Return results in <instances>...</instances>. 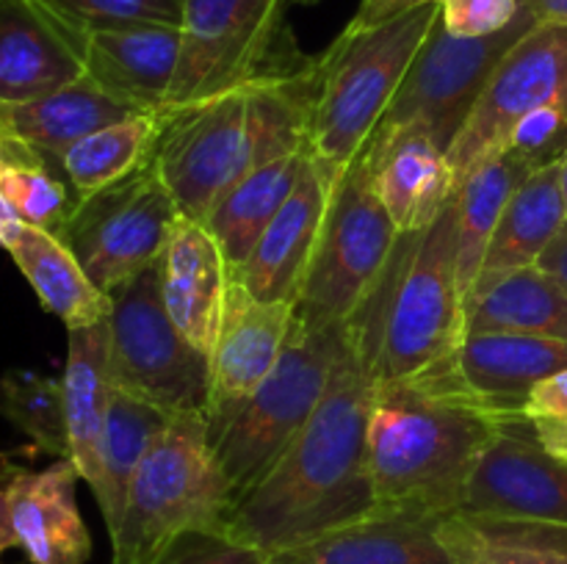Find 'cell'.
I'll use <instances>...</instances> for the list:
<instances>
[{
    "label": "cell",
    "mask_w": 567,
    "mask_h": 564,
    "mask_svg": "<svg viewBox=\"0 0 567 564\" xmlns=\"http://www.w3.org/2000/svg\"><path fill=\"white\" fill-rule=\"evenodd\" d=\"M419 232L396 254L369 302L347 321L324 398L280 462L233 503L227 531L264 553H280L377 506L369 473V418L377 393L382 326L393 288Z\"/></svg>",
    "instance_id": "cell-1"
},
{
    "label": "cell",
    "mask_w": 567,
    "mask_h": 564,
    "mask_svg": "<svg viewBox=\"0 0 567 564\" xmlns=\"http://www.w3.org/2000/svg\"><path fill=\"white\" fill-rule=\"evenodd\" d=\"M520 415L465 390L446 363L410 379L377 382L369 418V473L382 509L454 514L487 448Z\"/></svg>",
    "instance_id": "cell-2"
},
{
    "label": "cell",
    "mask_w": 567,
    "mask_h": 564,
    "mask_svg": "<svg viewBox=\"0 0 567 564\" xmlns=\"http://www.w3.org/2000/svg\"><path fill=\"white\" fill-rule=\"evenodd\" d=\"M437 20L441 3H426L365 31L343 28L319 55L321 75L308 155L332 182L341 180L374 136Z\"/></svg>",
    "instance_id": "cell-3"
},
{
    "label": "cell",
    "mask_w": 567,
    "mask_h": 564,
    "mask_svg": "<svg viewBox=\"0 0 567 564\" xmlns=\"http://www.w3.org/2000/svg\"><path fill=\"white\" fill-rule=\"evenodd\" d=\"M347 324L293 315L291 335L271 374L233 407L208 415L210 448L236 498L252 490L288 451L324 398Z\"/></svg>",
    "instance_id": "cell-4"
},
{
    "label": "cell",
    "mask_w": 567,
    "mask_h": 564,
    "mask_svg": "<svg viewBox=\"0 0 567 564\" xmlns=\"http://www.w3.org/2000/svg\"><path fill=\"white\" fill-rule=\"evenodd\" d=\"M236 490L216 462L208 415H172L131 484L111 564H153L186 531L227 529Z\"/></svg>",
    "instance_id": "cell-5"
},
{
    "label": "cell",
    "mask_w": 567,
    "mask_h": 564,
    "mask_svg": "<svg viewBox=\"0 0 567 564\" xmlns=\"http://www.w3.org/2000/svg\"><path fill=\"white\" fill-rule=\"evenodd\" d=\"M293 0H183L181 61L161 114L194 108L219 94L302 64L288 31Z\"/></svg>",
    "instance_id": "cell-6"
},
{
    "label": "cell",
    "mask_w": 567,
    "mask_h": 564,
    "mask_svg": "<svg viewBox=\"0 0 567 564\" xmlns=\"http://www.w3.org/2000/svg\"><path fill=\"white\" fill-rule=\"evenodd\" d=\"M465 337V293L457 276V197L419 232L393 288L377 376L410 379L452 363Z\"/></svg>",
    "instance_id": "cell-7"
},
{
    "label": "cell",
    "mask_w": 567,
    "mask_h": 564,
    "mask_svg": "<svg viewBox=\"0 0 567 564\" xmlns=\"http://www.w3.org/2000/svg\"><path fill=\"white\" fill-rule=\"evenodd\" d=\"M402 232L371 180L369 149L336 182L319 243L297 293V313L313 324H347L377 291Z\"/></svg>",
    "instance_id": "cell-8"
},
{
    "label": "cell",
    "mask_w": 567,
    "mask_h": 564,
    "mask_svg": "<svg viewBox=\"0 0 567 564\" xmlns=\"http://www.w3.org/2000/svg\"><path fill=\"white\" fill-rule=\"evenodd\" d=\"M109 296V368L116 390L169 415H208L210 359L166 313L158 263Z\"/></svg>",
    "instance_id": "cell-9"
},
{
    "label": "cell",
    "mask_w": 567,
    "mask_h": 564,
    "mask_svg": "<svg viewBox=\"0 0 567 564\" xmlns=\"http://www.w3.org/2000/svg\"><path fill=\"white\" fill-rule=\"evenodd\" d=\"M535 25L537 20L524 3L507 31L485 39L452 36L437 20L377 130L421 133L449 155L498 61Z\"/></svg>",
    "instance_id": "cell-10"
},
{
    "label": "cell",
    "mask_w": 567,
    "mask_h": 564,
    "mask_svg": "<svg viewBox=\"0 0 567 564\" xmlns=\"http://www.w3.org/2000/svg\"><path fill=\"white\" fill-rule=\"evenodd\" d=\"M181 216L175 197L147 164L125 180L78 199L59 238L89 280L111 293L158 263Z\"/></svg>",
    "instance_id": "cell-11"
},
{
    "label": "cell",
    "mask_w": 567,
    "mask_h": 564,
    "mask_svg": "<svg viewBox=\"0 0 567 564\" xmlns=\"http://www.w3.org/2000/svg\"><path fill=\"white\" fill-rule=\"evenodd\" d=\"M150 166L181 213L205 224L227 188L247 171V86L164 114Z\"/></svg>",
    "instance_id": "cell-12"
},
{
    "label": "cell",
    "mask_w": 567,
    "mask_h": 564,
    "mask_svg": "<svg viewBox=\"0 0 567 564\" xmlns=\"http://www.w3.org/2000/svg\"><path fill=\"white\" fill-rule=\"evenodd\" d=\"M540 108L567 111V25L537 22L504 53L485 94L449 149L454 182L507 147L513 127Z\"/></svg>",
    "instance_id": "cell-13"
},
{
    "label": "cell",
    "mask_w": 567,
    "mask_h": 564,
    "mask_svg": "<svg viewBox=\"0 0 567 564\" xmlns=\"http://www.w3.org/2000/svg\"><path fill=\"white\" fill-rule=\"evenodd\" d=\"M460 512L567 540V459L546 451L526 426H509L476 464Z\"/></svg>",
    "instance_id": "cell-14"
},
{
    "label": "cell",
    "mask_w": 567,
    "mask_h": 564,
    "mask_svg": "<svg viewBox=\"0 0 567 564\" xmlns=\"http://www.w3.org/2000/svg\"><path fill=\"white\" fill-rule=\"evenodd\" d=\"M336 182L310 155L299 169L293 191L266 224L252 252L233 271L230 280L241 282L264 302H297L308 265L319 243L321 224Z\"/></svg>",
    "instance_id": "cell-15"
},
{
    "label": "cell",
    "mask_w": 567,
    "mask_h": 564,
    "mask_svg": "<svg viewBox=\"0 0 567 564\" xmlns=\"http://www.w3.org/2000/svg\"><path fill=\"white\" fill-rule=\"evenodd\" d=\"M83 75L136 114H161L181 61V28L120 25L75 36Z\"/></svg>",
    "instance_id": "cell-16"
},
{
    "label": "cell",
    "mask_w": 567,
    "mask_h": 564,
    "mask_svg": "<svg viewBox=\"0 0 567 564\" xmlns=\"http://www.w3.org/2000/svg\"><path fill=\"white\" fill-rule=\"evenodd\" d=\"M297 302H264L230 280L210 348V412L233 407L255 390L280 359Z\"/></svg>",
    "instance_id": "cell-17"
},
{
    "label": "cell",
    "mask_w": 567,
    "mask_h": 564,
    "mask_svg": "<svg viewBox=\"0 0 567 564\" xmlns=\"http://www.w3.org/2000/svg\"><path fill=\"white\" fill-rule=\"evenodd\" d=\"M446 518L374 506L363 518L271 553V564H452L441 540Z\"/></svg>",
    "instance_id": "cell-18"
},
{
    "label": "cell",
    "mask_w": 567,
    "mask_h": 564,
    "mask_svg": "<svg viewBox=\"0 0 567 564\" xmlns=\"http://www.w3.org/2000/svg\"><path fill=\"white\" fill-rule=\"evenodd\" d=\"M81 473L72 459H55L42 470H11V523L17 547L31 564H86L92 534L78 509Z\"/></svg>",
    "instance_id": "cell-19"
},
{
    "label": "cell",
    "mask_w": 567,
    "mask_h": 564,
    "mask_svg": "<svg viewBox=\"0 0 567 564\" xmlns=\"http://www.w3.org/2000/svg\"><path fill=\"white\" fill-rule=\"evenodd\" d=\"M131 114L136 111L83 75L42 97L0 105V136L11 144L20 160L42 164L61 175V158L72 144Z\"/></svg>",
    "instance_id": "cell-20"
},
{
    "label": "cell",
    "mask_w": 567,
    "mask_h": 564,
    "mask_svg": "<svg viewBox=\"0 0 567 564\" xmlns=\"http://www.w3.org/2000/svg\"><path fill=\"white\" fill-rule=\"evenodd\" d=\"M161 296L177 330L210 354L225 310L230 269L203 221L181 216L158 260Z\"/></svg>",
    "instance_id": "cell-21"
},
{
    "label": "cell",
    "mask_w": 567,
    "mask_h": 564,
    "mask_svg": "<svg viewBox=\"0 0 567 564\" xmlns=\"http://www.w3.org/2000/svg\"><path fill=\"white\" fill-rule=\"evenodd\" d=\"M83 77L78 44L39 0H0V105L25 103Z\"/></svg>",
    "instance_id": "cell-22"
},
{
    "label": "cell",
    "mask_w": 567,
    "mask_h": 564,
    "mask_svg": "<svg viewBox=\"0 0 567 564\" xmlns=\"http://www.w3.org/2000/svg\"><path fill=\"white\" fill-rule=\"evenodd\" d=\"M365 149L374 191L396 230H426L457 188L449 155L421 133L374 130Z\"/></svg>",
    "instance_id": "cell-23"
},
{
    "label": "cell",
    "mask_w": 567,
    "mask_h": 564,
    "mask_svg": "<svg viewBox=\"0 0 567 564\" xmlns=\"http://www.w3.org/2000/svg\"><path fill=\"white\" fill-rule=\"evenodd\" d=\"M452 365L465 390L491 407L520 415L526 393L567 368V341L515 332H468Z\"/></svg>",
    "instance_id": "cell-24"
},
{
    "label": "cell",
    "mask_w": 567,
    "mask_h": 564,
    "mask_svg": "<svg viewBox=\"0 0 567 564\" xmlns=\"http://www.w3.org/2000/svg\"><path fill=\"white\" fill-rule=\"evenodd\" d=\"M468 332L567 341V293L540 265L480 274L465 293V335Z\"/></svg>",
    "instance_id": "cell-25"
},
{
    "label": "cell",
    "mask_w": 567,
    "mask_h": 564,
    "mask_svg": "<svg viewBox=\"0 0 567 564\" xmlns=\"http://www.w3.org/2000/svg\"><path fill=\"white\" fill-rule=\"evenodd\" d=\"M61 387H64L70 459L81 473V481L94 490L100 481L105 418L114 396L109 368V321L89 330H70Z\"/></svg>",
    "instance_id": "cell-26"
},
{
    "label": "cell",
    "mask_w": 567,
    "mask_h": 564,
    "mask_svg": "<svg viewBox=\"0 0 567 564\" xmlns=\"http://www.w3.org/2000/svg\"><path fill=\"white\" fill-rule=\"evenodd\" d=\"M6 252L31 282L42 307L64 321L66 332L109 321L111 296L89 280L72 249L55 232L20 224L6 243Z\"/></svg>",
    "instance_id": "cell-27"
},
{
    "label": "cell",
    "mask_w": 567,
    "mask_h": 564,
    "mask_svg": "<svg viewBox=\"0 0 567 564\" xmlns=\"http://www.w3.org/2000/svg\"><path fill=\"white\" fill-rule=\"evenodd\" d=\"M319 75L321 61L305 59L293 70L249 83L247 171L286 155L308 153Z\"/></svg>",
    "instance_id": "cell-28"
},
{
    "label": "cell",
    "mask_w": 567,
    "mask_h": 564,
    "mask_svg": "<svg viewBox=\"0 0 567 564\" xmlns=\"http://www.w3.org/2000/svg\"><path fill=\"white\" fill-rule=\"evenodd\" d=\"M172 415L144 398L116 390L111 396L109 418H105L103 446H100V481L94 487V501L103 514L109 540L116 534L125 514L131 484L142 468L144 457L169 426Z\"/></svg>",
    "instance_id": "cell-29"
},
{
    "label": "cell",
    "mask_w": 567,
    "mask_h": 564,
    "mask_svg": "<svg viewBox=\"0 0 567 564\" xmlns=\"http://www.w3.org/2000/svg\"><path fill=\"white\" fill-rule=\"evenodd\" d=\"M537 166L515 149L504 147L476 164L454 188L457 197V276L463 293L480 276L491 238L502 221L504 208L518 191L520 182Z\"/></svg>",
    "instance_id": "cell-30"
},
{
    "label": "cell",
    "mask_w": 567,
    "mask_h": 564,
    "mask_svg": "<svg viewBox=\"0 0 567 564\" xmlns=\"http://www.w3.org/2000/svg\"><path fill=\"white\" fill-rule=\"evenodd\" d=\"M567 221L559 160L537 166L504 208L502 221L491 238L480 274L537 265L548 243Z\"/></svg>",
    "instance_id": "cell-31"
},
{
    "label": "cell",
    "mask_w": 567,
    "mask_h": 564,
    "mask_svg": "<svg viewBox=\"0 0 567 564\" xmlns=\"http://www.w3.org/2000/svg\"><path fill=\"white\" fill-rule=\"evenodd\" d=\"M305 155L308 153L286 155V158L269 160V164L244 171L210 210L205 227L219 243L230 276L247 260L260 232L266 230V224L275 219L288 194L293 191Z\"/></svg>",
    "instance_id": "cell-32"
},
{
    "label": "cell",
    "mask_w": 567,
    "mask_h": 564,
    "mask_svg": "<svg viewBox=\"0 0 567 564\" xmlns=\"http://www.w3.org/2000/svg\"><path fill=\"white\" fill-rule=\"evenodd\" d=\"M164 130V114H131L97 127L72 144L61 158V175L78 199L97 194L150 164Z\"/></svg>",
    "instance_id": "cell-33"
},
{
    "label": "cell",
    "mask_w": 567,
    "mask_h": 564,
    "mask_svg": "<svg viewBox=\"0 0 567 564\" xmlns=\"http://www.w3.org/2000/svg\"><path fill=\"white\" fill-rule=\"evenodd\" d=\"M441 540L452 564H567V540L548 531L449 514Z\"/></svg>",
    "instance_id": "cell-34"
},
{
    "label": "cell",
    "mask_w": 567,
    "mask_h": 564,
    "mask_svg": "<svg viewBox=\"0 0 567 564\" xmlns=\"http://www.w3.org/2000/svg\"><path fill=\"white\" fill-rule=\"evenodd\" d=\"M0 415L14 424L37 446V451L70 459L61 379L25 368L6 370L0 376Z\"/></svg>",
    "instance_id": "cell-35"
},
{
    "label": "cell",
    "mask_w": 567,
    "mask_h": 564,
    "mask_svg": "<svg viewBox=\"0 0 567 564\" xmlns=\"http://www.w3.org/2000/svg\"><path fill=\"white\" fill-rule=\"evenodd\" d=\"M0 191L14 205L22 224L59 236L78 202V194L59 171L31 160H11L0 171Z\"/></svg>",
    "instance_id": "cell-36"
},
{
    "label": "cell",
    "mask_w": 567,
    "mask_h": 564,
    "mask_svg": "<svg viewBox=\"0 0 567 564\" xmlns=\"http://www.w3.org/2000/svg\"><path fill=\"white\" fill-rule=\"evenodd\" d=\"M39 3L72 39L94 28H181L183 20V0H39Z\"/></svg>",
    "instance_id": "cell-37"
},
{
    "label": "cell",
    "mask_w": 567,
    "mask_h": 564,
    "mask_svg": "<svg viewBox=\"0 0 567 564\" xmlns=\"http://www.w3.org/2000/svg\"><path fill=\"white\" fill-rule=\"evenodd\" d=\"M153 564H271V556L227 529H197L172 540Z\"/></svg>",
    "instance_id": "cell-38"
},
{
    "label": "cell",
    "mask_w": 567,
    "mask_h": 564,
    "mask_svg": "<svg viewBox=\"0 0 567 564\" xmlns=\"http://www.w3.org/2000/svg\"><path fill=\"white\" fill-rule=\"evenodd\" d=\"M520 420L546 451L567 453V368L546 376L526 393Z\"/></svg>",
    "instance_id": "cell-39"
},
{
    "label": "cell",
    "mask_w": 567,
    "mask_h": 564,
    "mask_svg": "<svg viewBox=\"0 0 567 564\" xmlns=\"http://www.w3.org/2000/svg\"><path fill=\"white\" fill-rule=\"evenodd\" d=\"M518 14L520 0H441V25L460 39L496 36Z\"/></svg>",
    "instance_id": "cell-40"
},
{
    "label": "cell",
    "mask_w": 567,
    "mask_h": 564,
    "mask_svg": "<svg viewBox=\"0 0 567 564\" xmlns=\"http://www.w3.org/2000/svg\"><path fill=\"white\" fill-rule=\"evenodd\" d=\"M426 3H441V0H360L358 11L349 20V31H365V28L382 25L388 20L408 14V11L419 9Z\"/></svg>",
    "instance_id": "cell-41"
},
{
    "label": "cell",
    "mask_w": 567,
    "mask_h": 564,
    "mask_svg": "<svg viewBox=\"0 0 567 564\" xmlns=\"http://www.w3.org/2000/svg\"><path fill=\"white\" fill-rule=\"evenodd\" d=\"M537 265L567 293V221L563 224V230L557 232V238L548 243L546 252L540 254Z\"/></svg>",
    "instance_id": "cell-42"
},
{
    "label": "cell",
    "mask_w": 567,
    "mask_h": 564,
    "mask_svg": "<svg viewBox=\"0 0 567 564\" xmlns=\"http://www.w3.org/2000/svg\"><path fill=\"white\" fill-rule=\"evenodd\" d=\"M537 22H559L567 25V0H520Z\"/></svg>",
    "instance_id": "cell-43"
},
{
    "label": "cell",
    "mask_w": 567,
    "mask_h": 564,
    "mask_svg": "<svg viewBox=\"0 0 567 564\" xmlns=\"http://www.w3.org/2000/svg\"><path fill=\"white\" fill-rule=\"evenodd\" d=\"M11 547H17V536H14V523H11L9 490H6V484H0V558H3V553L11 551Z\"/></svg>",
    "instance_id": "cell-44"
},
{
    "label": "cell",
    "mask_w": 567,
    "mask_h": 564,
    "mask_svg": "<svg viewBox=\"0 0 567 564\" xmlns=\"http://www.w3.org/2000/svg\"><path fill=\"white\" fill-rule=\"evenodd\" d=\"M20 216H17L14 205L9 202V199L3 197V191H0V247L6 249V243H9V238L14 236L17 227H20Z\"/></svg>",
    "instance_id": "cell-45"
},
{
    "label": "cell",
    "mask_w": 567,
    "mask_h": 564,
    "mask_svg": "<svg viewBox=\"0 0 567 564\" xmlns=\"http://www.w3.org/2000/svg\"><path fill=\"white\" fill-rule=\"evenodd\" d=\"M11 160H20V158H17V153H14V149H11V144L6 142L3 136H0V171H3L6 166L11 164Z\"/></svg>",
    "instance_id": "cell-46"
},
{
    "label": "cell",
    "mask_w": 567,
    "mask_h": 564,
    "mask_svg": "<svg viewBox=\"0 0 567 564\" xmlns=\"http://www.w3.org/2000/svg\"><path fill=\"white\" fill-rule=\"evenodd\" d=\"M559 182H563V197H565V210H567V149L559 158Z\"/></svg>",
    "instance_id": "cell-47"
},
{
    "label": "cell",
    "mask_w": 567,
    "mask_h": 564,
    "mask_svg": "<svg viewBox=\"0 0 567 564\" xmlns=\"http://www.w3.org/2000/svg\"><path fill=\"white\" fill-rule=\"evenodd\" d=\"M293 3H299V6H316V3H321V0H293Z\"/></svg>",
    "instance_id": "cell-48"
},
{
    "label": "cell",
    "mask_w": 567,
    "mask_h": 564,
    "mask_svg": "<svg viewBox=\"0 0 567 564\" xmlns=\"http://www.w3.org/2000/svg\"><path fill=\"white\" fill-rule=\"evenodd\" d=\"M557 457H559V453H557ZM563 457H565V459H567V453H563Z\"/></svg>",
    "instance_id": "cell-49"
}]
</instances>
